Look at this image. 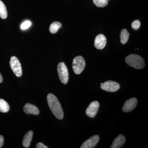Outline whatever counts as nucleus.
I'll return each mask as SVG.
<instances>
[{
	"mask_svg": "<svg viewBox=\"0 0 148 148\" xmlns=\"http://www.w3.org/2000/svg\"><path fill=\"white\" fill-rule=\"evenodd\" d=\"M47 101L49 106L56 117L58 119H63L64 111L57 97L52 93H49L47 96Z\"/></svg>",
	"mask_w": 148,
	"mask_h": 148,
	"instance_id": "1",
	"label": "nucleus"
},
{
	"mask_svg": "<svg viewBox=\"0 0 148 148\" xmlns=\"http://www.w3.org/2000/svg\"><path fill=\"white\" fill-rule=\"evenodd\" d=\"M125 62L127 65L136 69H143L145 67L144 59L140 56L137 54H130L125 58Z\"/></svg>",
	"mask_w": 148,
	"mask_h": 148,
	"instance_id": "2",
	"label": "nucleus"
},
{
	"mask_svg": "<svg viewBox=\"0 0 148 148\" xmlns=\"http://www.w3.org/2000/svg\"><path fill=\"white\" fill-rule=\"evenodd\" d=\"M57 71L59 79L61 82L64 84H66L69 81V71L67 66L64 62H61L58 64Z\"/></svg>",
	"mask_w": 148,
	"mask_h": 148,
	"instance_id": "3",
	"label": "nucleus"
},
{
	"mask_svg": "<svg viewBox=\"0 0 148 148\" xmlns=\"http://www.w3.org/2000/svg\"><path fill=\"white\" fill-rule=\"evenodd\" d=\"M85 64V61L82 56L75 57L73 62V69L75 73L77 75L81 73L84 70Z\"/></svg>",
	"mask_w": 148,
	"mask_h": 148,
	"instance_id": "4",
	"label": "nucleus"
},
{
	"mask_svg": "<svg viewBox=\"0 0 148 148\" xmlns=\"http://www.w3.org/2000/svg\"><path fill=\"white\" fill-rule=\"evenodd\" d=\"M10 65L15 75L18 77H21L22 75V68L18 58L15 56H12L11 58Z\"/></svg>",
	"mask_w": 148,
	"mask_h": 148,
	"instance_id": "5",
	"label": "nucleus"
},
{
	"mask_svg": "<svg viewBox=\"0 0 148 148\" xmlns=\"http://www.w3.org/2000/svg\"><path fill=\"white\" fill-rule=\"evenodd\" d=\"M120 85L118 83L113 81H107L101 84V89L108 92H114L119 89Z\"/></svg>",
	"mask_w": 148,
	"mask_h": 148,
	"instance_id": "6",
	"label": "nucleus"
},
{
	"mask_svg": "<svg viewBox=\"0 0 148 148\" xmlns=\"http://www.w3.org/2000/svg\"><path fill=\"white\" fill-rule=\"evenodd\" d=\"M99 102L97 101H94L90 103L86 110V115L88 116L91 118H94L95 116L99 109Z\"/></svg>",
	"mask_w": 148,
	"mask_h": 148,
	"instance_id": "7",
	"label": "nucleus"
},
{
	"mask_svg": "<svg viewBox=\"0 0 148 148\" xmlns=\"http://www.w3.org/2000/svg\"><path fill=\"white\" fill-rule=\"evenodd\" d=\"M100 140V137L98 135L92 136L89 139L85 141L82 145L81 148H93L97 145Z\"/></svg>",
	"mask_w": 148,
	"mask_h": 148,
	"instance_id": "8",
	"label": "nucleus"
},
{
	"mask_svg": "<svg viewBox=\"0 0 148 148\" xmlns=\"http://www.w3.org/2000/svg\"><path fill=\"white\" fill-rule=\"evenodd\" d=\"M138 100L135 98H132L128 99L125 101L123 107V111L125 112H128L133 110L137 106Z\"/></svg>",
	"mask_w": 148,
	"mask_h": 148,
	"instance_id": "9",
	"label": "nucleus"
},
{
	"mask_svg": "<svg viewBox=\"0 0 148 148\" xmlns=\"http://www.w3.org/2000/svg\"><path fill=\"white\" fill-rule=\"evenodd\" d=\"M107 43V39L106 36L102 34H100L95 38L94 45L98 49H103Z\"/></svg>",
	"mask_w": 148,
	"mask_h": 148,
	"instance_id": "10",
	"label": "nucleus"
},
{
	"mask_svg": "<svg viewBox=\"0 0 148 148\" xmlns=\"http://www.w3.org/2000/svg\"><path fill=\"white\" fill-rule=\"evenodd\" d=\"M24 112L27 114H33L38 115L39 114V110L36 106L30 103H27L24 107Z\"/></svg>",
	"mask_w": 148,
	"mask_h": 148,
	"instance_id": "11",
	"label": "nucleus"
},
{
	"mask_svg": "<svg viewBox=\"0 0 148 148\" xmlns=\"http://www.w3.org/2000/svg\"><path fill=\"white\" fill-rule=\"evenodd\" d=\"M125 142V137L120 134L114 140L111 148H119L124 145Z\"/></svg>",
	"mask_w": 148,
	"mask_h": 148,
	"instance_id": "12",
	"label": "nucleus"
},
{
	"mask_svg": "<svg viewBox=\"0 0 148 148\" xmlns=\"http://www.w3.org/2000/svg\"><path fill=\"white\" fill-rule=\"evenodd\" d=\"M33 131L30 130L25 134L23 138L22 144L25 148H29L31 145L32 138H33Z\"/></svg>",
	"mask_w": 148,
	"mask_h": 148,
	"instance_id": "13",
	"label": "nucleus"
},
{
	"mask_svg": "<svg viewBox=\"0 0 148 148\" xmlns=\"http://www.w3.org/2000/svg\"><path fill=\"white\" fill-rule=\"evenodd\" d=\"M130 34L125 29L122 30L120 35L121 42L122 44H125L128 41Z\"/></svg>",
	"mask_w": 148,
	"mask_h": 148,
	"instance_id": "14",
	"label": "nucleus"
},
{
	"mask_svg": "<svg viewBox=\"0 0 148 148\" xmlns=\"http://www.w3.org/2000/svg\"><path fill=\"white\" fill-rule=\"evenodd\" d=\"M10 108L8 103L3 99L0 98V112L6 113L9 111Z\"/></svg>",
	"mask_w": 148,
	"mask_h": 148,
	"instance_id": "15",
	"label": "nucleus"
},
{
	"mask_svg": "<svg viewBox=\"0 0 148 148\" xmlns=\"http://www.w3.org/2000/svg\"><path fill=\"white\" fill-rule=\"evenodd\" d=\"M62 27V25L60 22L55 21L52 23L49 27V32L51 34H55L58 32V29Z\"/></svg>",
	"mask_w": 148,
	"mask_h": 148,
	"instance_id": "16",
	"label": "nucleus"
},
{
	"mask_svg": "<svg viewBox=\"0 0 148 148\" xmlns=\"http://www.w3.org/2000/svg\"><path fill=\"white\" fill-rule=\"evenodd\" d=\"M8 12L5 4L0 1V17L5 19L7 17Z\"/></svg>",
	"mask_w": 148,
	"mask_h": 148,
	"instance_id": "17",
	"label": "nucleus"
},
{
	"mask_svg": "<svg viewBox=\"0 0 148 148\" xmlns=\"http://www.w3.org/2000/svg\"><path fill=\"white\" fill-rule=\"evenodd\" d=\"M109 0H93L94 4L98 7L103 8L108 5Z\"/></svg>",
	"mask_w": 148,
	"mask_h": 148,
	"instance_id": "18",
	"label": "nucleus"
},
{
	"mask_svg": "<svg viewBox=\"0 0 148 148\" xmlns=\"http://www.w3.org/2000/svg\"><path fill=\"white\" fill-rule=\"evenodd\" d=\"M32 25V22L29 21H26L23 22L21 25V29L22 30L28 29Z\"/></svg>",
	"mask_w": 148,
	"mask_h": 148,
	"instance_id": "19",
	"label": "nucleus"
},
{
	"mask_svg": "<svg viewBox=\"0 0 148 148\" xmlns=\"http://www.w3.org/2000/svg\"><path fill=\"white\" fill-rule=\"evenodd\" d=\"M140 25H141V23H140V21L138 20H136L133 21L131 24L132 29L136 30H138L140 28Z\"/></svg>",
	"mask_w": 148,
	"mask_h": 148,
	"instance_id": "20",
	"label": "nucleus"
},
{
	"mask_svg": "<svg viewBox=\"0 0 148 148\" xmlns=\"http://www.w3.org/2000/svg\"><path fill=\"white\" fill-rule=\"evenodd\" d=\"M36 148H48L47 146H45L42 143H38L36 145Z\"/></svg>",
	"mask_w": 148,
	"mask_h": 148,
	"instance_id": "21",
	"label": "nucleus"
},
{
	"mask_svg": "<svg viewBox=\"0 0 148 148\" xmlns=\"http://www.w3.org/2000/svg\"><path fill=\"white\" fill-rule=\"evenodd\" d=\"M4 138L2 135H0V148H1L3 145Z\"/></svg>",
	"mask_w": 148,
	"mask_h": 148,
	"instance_id": "22",
	"label": "nucleus"
},
{
	"mask_svg": "<svg viewBox=\"0 0 148 148\" xmlns=\"http://www.w3.org/2000/svg\"><path fill=\"white\" fill-rule=\"evenodd\" d=\"M3 80V78L1 74L0 73V83L2 82Z\"/></svg>",
	"mask_w": 148,
	"mask_h": 148,
	"instance_id": "23",
	"label": "nucleus"
}]
</instances>
